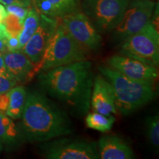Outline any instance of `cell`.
Returning <instances> with one entry per match:
<instances>
[{
	"mask_svg": "<svg viewBox=\"0 0 159 159\" xmlns=\"http://www.w3.org/2000/svg\"><path fill=\"white\" fill-rule=\"evenodd\" d=\"M86 59L85 51L71 37L62 23H59L52 35L39 62L35 73Z\"/></svg>",
	"mask_w": 159,
	"mask_h": 159,
	"instance_id": "277c9868",
	"label": "cell"
},
{
	"mask_svg": "<svg viewBox=\"0 0 159 159\" xmlns=\"http://www.w3.org/2000/svg\"><path fill=\"white\" fill-rule=\"evenodd\" d=\"M62 25L85 51L97 50L102 45V36L81 11L61 18Z\"/></svg>",
	"mask_w": 159,
	"mask_h": 159,
	"instance_id": "9c48e42d",
	"label": "cell"
},
{
	"mask_svg": "<svg viewBox=\"0 0 159 159\" xmlns=\"http://www.w3.org/2000/svg\"><path fill=\"white\" fill-rule=\"evenodd\" d=\"M27 93L23 86H15L9 91V103L5 114L12 119L21 117Z\"/></svg>",
	"mask_w": 159,
	"mask_h": 159,
	"instance_id": "2e32d148",
	"label": "cell"
},
{
	"mask_svg": "<svg viewBox=\"0 0 159 159\" xmlns=\"http://www.w3.org/2000/svg\"><path fill=\"white\" fill-rule=\"evenodd\" d=\"M98 69L112 85L116 110L122 115L132 114L156 97L153 83L130 79L106 65L99 66Z\"/></svg>",
	"mask_w": 159,
	"mask_h": 159,
	"instance_id": "3957f363",
	"label": "cell"
},
{
	"mask_svg": "<svg viewBox=\"0 0 159 159\" xmlns=\"http://www.w3.org/2000/svg\"><path fill=\"white\" fill-rule=\"evenodd\" d=\"M130 0H82L80 8L99 33H111L118 25Z\"/></svg>",
	"mask_w": 159,
	"mask_h": 159,
	"instance_id": "8992f818",
	"label": "cell"
},
{
	"mask_svg": "<svg viewBox=\"0 0 159 159\" xmlns=\"http://www.w3.org/2000/svg\"><path fill=\"white\" fill-rule=\"evenodd\" d=\"M119 55L139 60L155 66L159 64V33L151 21L121 43Z\"/></svg>",
	"mask_w": 159,
	"mask_h": 159,
	"instance_id": "5b68a950",
	"label": "cell"
},
{
	"mask_svg": "<svg viewBox=\"0 0 159 159\" xmlns=\"http://www.w3.org/2000/svg\"><path fill=\"white\" fill-rule=\"evenodd\" d=\"M10 36L8 33H7L6 28L4 25L3 22L0 21V37L5 38V39H7Z\"/></svg>",
	"mask_w": 159,
	"mask_h": 159,
	"instance_id": "4316f807",
	"label": "cell"
},
{
	"mask_svg": "<svg viewBox=\"0 0 159 159\" xmlns=\"http://www.w3.org/2000/svg\"><path fill=\"white\" fill-rule=\"evenodd\" d=\"M5 10L7 11V13L10 14H13L19 18L22 22H24V20L27 16V13L30 7H23V6H20L17 5H5Z\"/></svg>",
	"mask_w": 159,
	"mask_h": 159,
	"instance_id": "603a6c76",
	"label": "cell"
},
{
	"mask_svg": "<svg viewBox=\"0 0 159 159\" xmlns=\"http://www.w3.org/2000/svg\"><path fill=\"white\" fill-rule=\"evenodd\" d=\"M147 134L150 142L154 147L159 145V117L158 115L150 116L147 119Z\"/></svg>",
	"mask_w": 159,
	"mask_h": 159,
	"instance_id": "ffe728a7",
	"label": "cell"
},
{
	"mask_svg": "<svg viewBox=\"0 0 159 159\" xmlns=\"http://www.w3.org/2000/svg\"><path fill=\"white\" fill-rule=\"evenodd\" d=\"M0 3L3 5H17L23 7H33V0H0Z\"/></svg>",
	"mask_w": 159,
	"mask_h": 159,
	"instance_id": "cb8c5ba5",
	"label": "cell"
},
{
	"mask_svg": "<svg viewBox=\"0 0 159 159\" xmlns=\"http://www.w3.org/2000/svg\"><path fill=\"white\" fill-rule=\"evenodd\" d=\"M9 91L0 94V112L5 114L8 107Z\"/></svg>",
	"mask_w": 159,
	"mask_h": 159,
	"instance_id": "484cf974",
	"label": "cell"
},
{
	"mask_svg": "<svg viewBox=\"0 0 159 159\" xmlns=\"http://www.w3.org/2000/svg\"><path fill=\"white\" fill-rule=\"evenodd\" d=\"M40 22V13L34 7L30 8L27 16L24 20L22 29L20 32L19 37V42L20 50L27 43L32 35L34 34Z\"/></svg>",
	"mask_w": 159,
	"mask_h": 159,
	"instance_id": "e0dca14e",
	"label": "cell"
},
{
	"mask_svg": "<svg viewBox=\"0 0 159 159\" xmlns=\"http://www.w3.org/2000/svg\"><path fill=\"white\" fill-rule=\"evenodd\" d=\"M7 11H6L5 6L2 4L0 3V21H4V19H5V17L7 16Z\"/></svg>",
	"mask_w": 159,
	"mask_h": 159,
	"instance_id": "f1b7e54d",
	"label": "cell"
},
{
	"mask_svg": "<svg viewBox=\"0 0 159 159\" xmlns=\"http://www.w3.org/2000/svg\"><path fill=\"white\" fill-rule=\"evenodd\" d=\"M59 18H53L40 13V22L34 34L21 49L34 64L41 60L46 46L59 22Z\"/></svg>",
	"mask_w": 159,
	"mask_h": 159,
	"instance_id": "8fae6325",
	"label": "cell"
},
{
	"mask_svg": "<svg viewBox=\"0 0 159 159\" xmlns=\"http://www.w3.org/2000/svg\"><path fill=\"white\" fill-rule=\"evenodd\" d=\"M106 63L125 76L136 80L154 83L158 77L157 66L125 55H113L107 59Z\"/></svg>",
	"mask_w": 159,
	"mask_h": 159,
	"instance_id": "30bf717a",
	"label": "cell"
},
{
	"mask_svg": "<svg viewBox=\"0 0 159 159\" xmlns=\"http://www.w3.org/2000/svg\"><path fill=\"white\" fill-rule=\"evenodd\" d=\"M18 131L12 119L0 112V141L4 143L14 142Z\"/></svg>",
	"mask_w": 159,
	"mask_h": 159,
	"instance_id": "d6986e66",
	"label": "cell"
},
{
	"mask_svg": "<svg viewBox=\"0 0 159 159\" xmlns=\"http://www.w3.org/2000/svg\"><path fill=\"white\" fill-rule=\"evenodd\" d=\"M4 53L5 52H0V71L5 68V61H4Z\"/></svg>",
	"mask_w": 159,
	"mask_h": 159,
	"instance_id": "f546056e",
	"label": "cell"
},
{
	"mask_svg": "<svg viewBox=\"0 0 159 159\" xmlns=\"http://www.w3.org/2000/svg\"><path fill=\"white\" fill-rule=\"evenodd\" d=\"M2 22L10 36L19 37L23 26V22L19 18L13 14L7 13Z\"/></svg>",
	"mask_w": 159,
	"mask_h": 159,
	"instance_id": "44dd1931",
	"label": "cell"
},
{
	"mask_svg": "<svg viewBox=\"0 0 159 159\" xmlns=\"http://www.w3.org/2000/svg\"><path fill=\"white\" fill-rule=\"evenodd\" d=\"M6 39H7L0 37V52H7V45H6Z\"/></svg>",
	"mask_w": 159,
	"mask_h": 159,
	"instance_id": "83f0119b",
	"label": "cell"
},
{
	"mask_svg": "<svg viewBox=\"0 0 159 159\" xmlns=\"http://www.w3.org/2000/svg\"><path fill=\"white\" fill-rule=\"evenodd\" d=\"M156 5L150 0H130L120 21L111 32L113 41L122 43L145 27L151 21Z\"/></svg>",
	"mask_w": 159,
	"mask_h": 159,
	"instance_id": "52a82bcc",
	"label": "cell"
},
{
	"mask_svg": "<svg viewBox=\"0 0 159 159\" xmlns=\"http://www.w3.org/2000/svg\"><path fill=\"white\" fill-rule=\"evenodd\" d=\"M43 156L48 159H99L97 142L61 138L43 144Z\"/></svg>",
	"mask_w": 159,
	"mask_h": 159,
	"instance_id": "ba28073f",
	"label": "cell"
},
{
	"mask_svg": "<svg viewBox=\"0 0 159 159\" xmlns=\"http://www.w3.org/2000/svg\"><path fill=\"white\" fill-rule=\"evenodd\" d=\"M115 117L112 115H104L98 112L89 113L85 118V124L88 128L105 133L112 128L115 122Z\"/></svg>",
	"mask_w": 159,
	"mask_h": 159,
	"instance_id": "ac0fdd59",
	"label": "cell"
},
{
	"mask_svg": "<svg viewBox=\"0 0 159 159\" xmlns=\"http://www.w3.org/2000/svg\"><path fill=\"white\" fill-rule=\"evenodd\" d=\"M38 80L46 94L64 103L72 114H88L94 80L90 61L83 60L40 71Z\"/></svg>",
	"mask_w": 159,
	"mask_h": 159,
	"instance_id": "6da1fadb",
	"label": "cell"
},
{
	"mask_svg": "<svg viewBox=\"0 0 159 159\" xmlns=\"http://www.w3.org/2000/svg\"><path fill=\"white\" fill-rule=\"evenodd\" d=\"M39 1V0H33V5H34V3L35 2H38Z\"/></svg>",
	"mask_w": 159,
	"mask_h": 159,
	"instance_id": "4dcf8cb0",
	"label": "cell"
},
{
	"mask_svg": "<svg viewBox=\"0 0 159 159\" xmlns=\"http://www.w3.org/2000/svg\"><path fill=\"white\" fill-rule=\"evenodd\" d=\"M6 45H7V52L20 50L19 42L18 37L9 36L6 39Z\"/></svg>",
	"mask_w": 159,
	"mask_h": 159,
	"instance_id": "d4e9b609",
	"label": "cell"
},
{
	"mask_svg": "<svg viewBox=\"0 0 159 159\" xmlns=\"http://www.w3.org/2000/svg\"><path fill=\"white\" fill-rule=\"evenodd\" d=\"M18 84L14 77L5 69L0 71V94L7 92Z\"/></svg>",
	"mask_w": 159,
	"mask_h": 159,
	"instance_id": "7402d4cb",
	"label": "cell"
},
{
	"mask_svg": "<svg viewBox=\"0 0 159 159\" xmlns=\"http://www.w3.org/2000/svg\"><path fill=\"white\" fill-rule=\"evenodd\" d=\"M33 7L41 14L61 19L80 11V0H39Z\"/></svg>",
	"mask_w": 159,
	"mask_h": 159,
	"instance_id": "9a60e30c",
	"label": "cell"
},
{
	"mask_svg": "<svg viewBox=\"0 0 159 159\" xmlns=\"http://www.w3.org/2000/svg\"><path fill=\"white\" fill-rule=\"evenodd\" d=\"M99 159H132L134 150L122 139L114 135L101 136L97 142Z\"/></svg>",
	"mask_w": 159,
	"mask_h": 159,
	"instance_id": "5bb4252c",
	"label": "cell"
},
{
	"mask_svg": "<svg viewBox=\"0 0 159 159\" xmlns=\"http://www.w3.org/2000/svg\"><path fill=\"white\" fill-rule=\"evenodd\" d=\"M6 69L18 83H27L36 75L35 64L21 50L4 53Z\"/></svg>",
	"mask_w": 159,
	"mask_h": 159,
	"instance_id": "4fadbf2b",
	"label": "cell"
},
{
	"mask_svg": "<svg viewBox=\"0 0 159 159\" xmlns=\"http://www.w3.org/2000/svg\"><path fill=\"white\" fill-rule=\"evenodd\" d=\"M91 107L95 112L104 115L117 114L112 85L101 75L94 78L91 97Z\"/></svg>",
	"mask_w": 159,
	"mask_h": 159,
	"instance_id": "7c38bea8",
	"label": "cell"
},
{
	"mask_svg": "<svg viewBox=\"0 0 159 159\" xmlns=\"http://www.w3.org/2000/svg\"><path fill=\"white\" fill-rule=\"evenodd\" d=\"M21 118L24 134L31 142H49L73 132L68 114L38 91L27 94Z\"/></svg>",
	"mask_w": 159,
	"mask_h": 159,
	"instance_id": "7a4b0ae2",
	"label": "cell"
},
{
	"mask_svg": "<svg viewBox=\"0 0 159 159\" xmlns=\"http://www.w3.org/2000/svg\"><path fill=\"white\" fill-rule=\"evenodd\" d=\"M150 1H156V0H150Z\"/></svg>",
	"mask_w": 159,
	"mask_h": 159,
	"instance_id": "1f68e13d",
	"label": "cell"
}]
</instances>
